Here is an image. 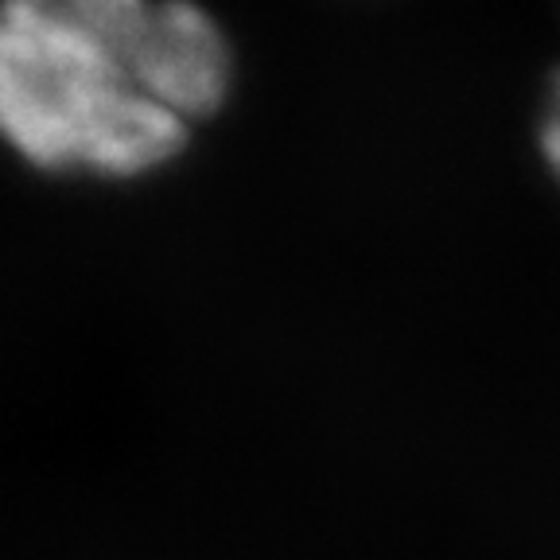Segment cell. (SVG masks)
I'll use <instances>...</instances> for the list:
<instances>
[{"mask_svg": "<svg viewBox=\"0 0 560 560\" xmlns=\"http://www.w3.org/2000/svg\"><path fill=\"white\" fill-rule=\"evenodd\" d=\"M0 140L44 172L149 175L187 144V121L140 94L121 62L0 9Z\"/></svg>", "mask_w": 560, "mask_h": 560, "instance_id": "obj_1", "label": "cell"}, {"mask_svg": "<svg viewBox=\"0 0 560 560\" xmlns=\"http://www.w3.org/2000/svg\"><path fill=\"white\" fill-rule=\"evenodd\" d=\"M121 67L140 94L187 125L214 114L234 82L226 32L195 0H152Z\"/></svg>", "mask_w": 560, "mask_h": 560, "instance_id": "obj_2", "label": "cell"}, {"mask_svg": "<svg viewBox=\"0 0 560 560\" xmlns=\"http://www.w3.org/2000/svg\"><path fill=\"white\" fill-rule=\"evenodd\" d=\"M0 9L55 27V32L82 39V44L125 62V51L149 16L152 0H0Z\"/></svg>", "mask_w": 560, "mask_h": 560, "instance_id": "obj_3", "label": "cell"}]
</instances>
